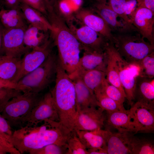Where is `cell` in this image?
I'll use <instances>...</instances> for the list:
<instances>
[{"label": "cell", "mask_w": 154, "mask_h": 154, "mask_svg": "<svg viewBox=\"0 0 154 154\" xmlns=\"http://www.w3.org/2000/svg\"><path fill=\"white\" fill-rule=\"evenodd\" d=\"M138 132H149L154 130V107L137 102L129 110Z\"/></svg>", "instance_id": "9a60e30c"}, {"label": "cell", "mask_w": 154, "mask_h": 154, "mask_svg": "<svg viewBox=\"0 0 154 154\" xmlns=\"http://www.w3.org/2000/svg\"><path fill=\"white\" fill-rule=\"evenodd\" d=\"M69 28L80 43L81 49L104 52L108 41L99 33L83 25L79 28L72 24Z\"/></svg>", "instance_id": "7c38bea8"}, {"label": "cell", "mask_w": 154, "mask_h": 154, "mask_svg": "<svg viewBox=\"0 0 154 154\" xmlns=\"http://www.w3.org/2000/svg\"><path fill=\"white\" fill-rule=\"evenodd\" d=\"M154 14L148 9L137 7L131 22L142 37L153 45H154Z\"/></svg>", "instance_id": "2e32d148"}, {"label": "cell", "mask_w": 154, "mask_h": 154, "mask_svg": "<svg viewBox=\"0 0 154 154\" xmlns=\"http://www.w3.org/2000/svg\"><path fill=\"white\" fill-rule=\"evenodd\" d=\"M136 67L138 75L149 78H154V52L144 57Z\"/></svg>", "instance_id": "4dcf8cb0"}, {"label": "cell", "mask_w": 154, "mask_h": 154, "mask_svg": "<svg viewBox=\"0 0 154 154\" xmlns=\"http://www.w3.org/2000/svg\"><path fill=\"white\" fill-rule=\"evenodd\" d=\"M102 129L94 131L77 130L76 134L86 149L102 147L106 146Z\"/></svg>", "instance_id": "4316f807"}, {"label": "cell", "mask_w": 154, "mask_h": 154, "mask_svg": "<svg viewBox=\"0 0 154 154\" xmlns=\"http://www.w3.org/2000/svg\"><path fill=\"white\" fill-rule=\"evenodd\" d=\"M98 107L107 112L125 111L124 106L107 96L101 88L100 86L94 91Z\"/></svg>", "instance_id": "f546056e"}, {"label": "cell", "mask_w": 154, "mask_h": 154, "mask_svg": "<svg viewBox=\"0 0 154 154\" xmlns=\"http://www.w3.org/2000/svg\"><path fill=\"white\" fill-rule=\"evenodd\" d=\"M106 4L125 22L132 25L125 14L126 0H107Z\"/></svg>", "instance_id": "e575fe53"}, {"label": "cell", "mask_w": 154, "mask_h": 154, "mask_svg": "<svg viewBox=\"0 0 154 154\" xmlns=\"http://www.w3.org/2000/svg\"><path fill=\"white\" fill-rule=\"evenodd\" d=\"M22 93L23 92L18 90L0 88V113L2 112L5 106L10 100Z\"/></svg>", "instance_id": "d590c367"}, {"label": "cell", "mask_w": 154, "mask_h": 154, "mask_svg": "<svg viewBox=\"0 0 154 154\" xmlns=\"http://www.w3.org/2000/svg\"><path fill=\"white\" fill-rule=\"evenodd\" d=\"M137 7L147 8L154 13V0H136Z\"/></svg>", "instance_id": "b9f144b4"}, {"label": "cell", "mask_w": 154, "mask_h": 154, "mask_svg": "<svg viewBox=\"0 0 154 154\" xmlns=\"http://www.w3.org/2000/svg\"><path fill=\"white\" fill-rule=\"evenodd\" d=\"M3 27L0 23V56L5 54L3 43Z\"/></svg>", "instance_id": "c3c4849f"}, {"label": "cell", "mask_w": 154, "mask_h": 154, "mask_svg": "<svg viewBox=\"0 0 154 154\" xmlns=\"http://www.w3.org/2000/svg\"><path fill=\"white\" fill-rule=\"evenodd\" d=\"M0 9H1V8H0Z\"/></svg>", "instance_id": "816d5d0a"}, {"label": "cell", "mask_w": 154, "mask_h": 154, "mask_svg": "<svg viewBox=\"0 0 154 154\" xmlns=\"http://www.w3.org/2000/svg\"><path fill=\"white\" fill-rule=\"evenodd\" d=\"M74 17L78 21L101 34L112 43L113 35L111 29L102 18L95 14L92 9H80L74 13Z\"/></svg>", "instance_id": "5bb4252c"}, {"label": "cell", "mask_w": 154, "mask_h": 154, "mask_svg": "<svg viewBox=\"0 0 154 154\" xmlns=\"http://www.w3.org/2000/svg\"><path fill=\"white\" fill-rule=\"evenodd\" d=\"M105 121L119 132H138L137 127L132 117L129 110L125 111L107 112Z\"/></svg>", "instance_id": "ac0fdd59"}, {"label": "cell", "mask_w": 154, "mask_h": 154, "mask_svg": "<svg viewBox=\"0 0 154 154\" xmlns=\"http://www.w3.org/2000/svg\"><path fill=\"white\" fill-rule=\"evenodd\" d=\"M0 129L4 132L11 136L13 133L11 127L8 121L0 114Z\"/></svg>", "instance_id": "60d3db41"}, {"label": "cell", "mask_w": 154, "mask_h": 154, "mask_svg": "<svg viewBox=\"0 0 154 154\" xmlns=\"http://www.w3.org/2000/svg\"><path fill=\"white\" fill-rule=\"evenodd\" d=\"M26 29L3 28V43L5 54L21 58L23 55L30 50L24 43V35Z\"/></svg>", "instance_id": "8fae6325"}, {"label": "cell", "mask_w": 154, "mask_h": 154, "mask_svg": "<svg viewBox=\"0 0 154 154\" xmlns=\"http://www.w3.org/2000/svg\"><path fill=\"white\" fill-rule=\"evenodd\" d=\"M21 58L4 54L0 56V78L13 82L20 70Z\"/></svg>", "instance_id": "484cf974"}, {"label": "cell", "mask_w": 154, "mask_h": 154, "mask_svg": "<svg viewBox=\"0 0 154 154\" xmlns=\"http://www.w3.org/2000/svg\"><path fill=\"white\" fill-rule=\"evenodd\" d=\"M47 32L29 25L24 35V41L25 46L30 50L42 46L49 40Z\"/></svg>", "instance_id": "d4e9b609"}, {"label": "cell", "mask_w": 154, "mask_h": 154, "mask_svg": "<svg viewBox=\"0 0 154 154\" xmlns=\"http://www.w3.org/2000/svg\"><path fill=\"white\" fill-rule=\"evenodd\" d=\"M4 5L6 9H17L20 7L21 0H3Z\"/></svg>", "instance_id": "7bdbcfd3"}, {"label": "cell", "mask_w": 154, "mask_h": 154, "mask_svg": "<svg viewBox=\"0 0 154 154\" xmlns=\"http://www.w3.org/2000/svg\"><path fill=\"white\" fill-rule=\"evenodd\" d=\"M57 57L52 52L36 69L22 78L18 83L30 88L33 92L40 93L55 79Z\"/></svg>", "instance_id": "5b68a950"}, {"label": "cell", "mask_w": 154, "mask_h": 154, "mask_svg": "<svg viewBox=\"0 0 154 154\" xmlns=\"http://www.w3.org/2000/svg\"><path fill=\"white\" fill-rule=\"evenodd\" d=\"M0 154H2V153L0 152Z\"/></svg>", "instance_id": "f907efd6"}, {"label": "cell", "mask_w": 154, "mask_h": 154, "mask_svg": "<svg viewBox=\"0 0 154 154\" xmlns=\"http://www.w3.org/2000/svg\"><path fill=\"white\" fill-rule=\"evenodd\" d=\"M21 9L27 23L46 32L51 31L52 26L46 17L38 11L21 3Z\"/></svg>", "instance_id": "603a6c76"}, {"label": "cell", "mask_w": 154, "mask_h": 154, "mask_svg": "<svg viewBox=\"0 0 154 154\" xmlns=\"http://www.w3.org/2000/svg\"><path fill=\"white\" fill-rule=\"evenodd\" d=\"M130 33L113 34L111 44L127 62L136 67L144 57L154 52V45L146 41L139 33Z\"/></svg>", "instance_id": "277c9868"}, {"label": "cell", "mask_w": 154, "mask_h": 154, "mask_svg": "<svg viewBox=\"0 0 154 154\" xmlns=\"http://www.w3.org/2000/svg\"><path fill=\"white\" fill-rule=\"evenodd\" d=\"M100 87L107 96L123 106V103L126 98L117 87L108 83L106 79Z\"/></svg>", "instance_id": "d6a6232c"}, {"label": "cell", "mask_w": 154, "mask_h": 154, "mask_svg": "<svg viewBox=\"0 0 154 154\" xmlns=\"http://www.w3.org/2000/svg\"><path fill=\"white\" fill-rule=\"evenodd\" d=\"M154 107V78L137 75L134 92V101Z\"/></svg>", "instance_id": "44dd1931"}, {"label": "cell", "mask_w": 154, "mask_h": 154, "mask_svg": "<svg viewBox=\"0 0 154 154\" xmlns=\"http://www.w3.org/2000/svg\"><path fill=\"white\" fill-rule=\"evenodd\" d=\"M11 136L0 129V145L7 149L15 148L11 141Z\"/></svg>", "instance_id": "ab89813d"}, {"label": "cell", "mask_w": 154, "mask_h": 154, "mask_svg": "<svg viewBox=\"0 0 154 154\" xmlns=\"http://www.w3.org/2000/svg\"><path fill=\"white\" fill-rule=\"evenodd\" d=\"M66 154H88L87 149L73 132L68 139L67 143Z\"/></svg>", "instance_id": "1f68e13d"}, {"label": "cell", "mask_w": 154, "mask_h": 154, "mask_svg": "<svg viewBox=\"0 0 154 154\" xmlns=\"http://www.w3.org/2000/svg\"><path fill=\"white\" fill-rule=\"evenodd\" d=\"M43 95L30 91L10 100L5 106L2 115L11 126L20 125L21 120L37 105Z\"/></svg>", "instance_id": "8992f818"}, {"label": "cell", "mask_w": 154, "mask_h": 154, "mask_svg": "<svg viewBox=\"0 0 154 154\" xmlns=\"http://www.w3.org/2000/svg\"><path fill=\"white\" fill-rule=\"evenodd\" d=\"M113 48V45L108 42L104 49V52L107 58L106 79L108 83L117 87L126 98L124 90L120 80L114 53Z\"/></svg>", "instance_id": "7402d4cb"}, {"label": "cell", "mask_w": 154, "mask_h": 154, "mask_svg": "<svg viewBox=\"0 0 154 154\" xmlns=\"http://www.w3.org/2000/svg\"><path fill=\"white\" fill-rule=\"evenodd\" d=\"M67 151V145L60 146L51 144L41 148L32 149L28 153L30 154H66Z\"/></svg>", "instance_id": "836d02e7"}, {"label": "cell", "mask_w": 154, "mask_h": 154, "mask_svg": "<svg viewBox=\"0 0 154 154\" xmlns=\"http://www.w3.org/2000/svg\"><path fill=\"white\" fill-rule=\"evenodd\" d=\"M0 23L3 28H26L27 23L20 7L8 9L3 8L0 10Z\"/></svg>", "instance_id": "cb8c5ba5"}, {"label": "cell", "mask_w": 154, "mask_h": 154, "mask_svg": "<svg viewBox=\"0 0 154 154\" xmlns=\"http://www.w3.org/2000/svg\"><path fill=\"white\" fill-rule=\"evenodd\" d=\"M48 19L52 27L50 32L54 43L58 49V61L72 78L76 76L78 69L81 50L80 44L58 13L51 12Z\"/></svg>", "instance_id": "7a4b0ae2"}, {"label": "cell", "mask_w": 154, "mask_h": 154, "mask_svg": "<svg viewBox=\"0 0 154 154\" xmlns=\"http://www.w3.org/2000/svg\"><path fill=\"white\" fill-rule=\"evenodd\" d=\"M52 45L49 40L42 46L25 54L21 58L20 70L13 82L17 83L23 76L40 66L52 52Z\"/></svg>", "instance_id": "9c48e42d"}, {"label": "cell", "mask_w": 154, "mask_h": 154, "mask_svg": "<svg viewBox=\"0 0 154 154\" xmlns=\"http://www.w3.org/2000/svg\"><path fill=\"white\" fill-rule=\"evenodd\" d=\"M0 88H10L18 90L25 92L31 91L27 87L0 78Z\"/></svg>", "instance_id": "74e56055"}, {"label": "cell", "mask_w": 154, "mask_h": 154, "mask_svg": "<svg viewBox=\"0 0 154 154\" xmlns=\"http://www.w3.org/2000/svg\"><path fill=\"white\" fill-rule=\"evenodd\" d=\"M43 121L41 125H25L13 132L11 141L20 154L51 144L66 145L72 132L59 121L48 119Z\"/></svg>", "instance_id": "6da1fadb"}, {"label": "cell", "mask_w": 154, "mask_h": 154, "mask_svg": "<svg viewBox=\"0 0 154 154\" xmlns=\"http://www.w3.org/2000/svg\"><path fill=\"white\" fill-rule=\"evenodd\" d=\"M130 132L112 133L107 129L103 130L108 154H131L129 142Z\"/></svg>", "instance_id": "e0dca14e"}, {"label": "cell", "mask_w": 154, "mask_h": 154, "mask_svg": "<svg viewBox=\"0 0 154 154\" xmlns=\"http://www.w3.org/2000/svg\"><path fill=\"white\" fill-rule=\"evenodd\" d=\"M99 3H106L107 0H93Z\"/></svg>", "instance_id": "681fc988"}, {"label": "cell", "mask_w": 154, "mask_h": 154, "mask_svg": "<svg viewBox=\"0 0 154 154\" xmlns=\"http://www.w3.org/2000/svg\"><path fill=\"white\" fill-rule=\"evenodd\" d=\"M98 107H91L77 111L75 125L77 130L94 131L102 129L104 125L106 114Z\"/></svg>", "instance_id": "30bf717a"}, {"label": "cell", "mask_w": 154, "mask_h": 154, "mask_svg": "<svg viewBox=\"0 0 154 154\" xmlns=\"http://www.w3.org/2000/svg\"><path fill=\"white\" fill-rule=\"evenodd\" d=\"M0 152L2 154L9 153L11 154H21L15 148L7 149L0 145Z\"/></svg>", "instance_id": "bcb514c9"}, {"label": "cell", "mask_w": 154, "mask_h": 154, "mask_svg": "<svg viewBox=\"0 0 154 154\" xmlns=\"http://www.w3.org/2000/svg\"><path fill=\"white\" fill-rule=\"evenodd\" d=\"M76 76L80 78L84 84L94 92L106 79V72L100 70H92L80 72Z\"/></svg>", "instance_id": "83f0119b"}, {"label": "cell", "mask_w": 154, "mask_h": 154, "mask_svg": "<svg viewBox=\"0 0 154 154\" xmlns=\"http://www.w3.org/2000/svg\"><path fill=\"white\" fill-rule=\"evenodd\" d=\"M113 52L120 80L124 90L126 98L131 106L134 101L136 79L138 75L137 68L127 62L114 46Z\"/></svg>", "instance_id": "ba28073f"}, {"label": "cell", "mask_w": 154, "mask_h": 154, "mask_svg": "<svg viewBox=\"0 0 154 154\" xmlns=\"http://www.w3.org/2000/svg\"><path fill=\"white\" fill-rule=\"evenodd\" d=\"M75 86L77 110L91 107H98L95 95L78 77L72 79Z\"/></svg>", "instance_id": "ffe728a7"}, {"label": "cell", "mask_w": 154, "mask_h": 154, "mask_svg": "<svg viewBox=\"0 0 154 154\" xmlns=\"http://www.w3.org/2000/svg\"><path fill=\"white\" fill-rule=\"evenodd\" d=\"M46 119L59 121L58 115L50 91L43 95L37 105L21 120L20 125L22 127L24 124L37 125Z\"/></svg>", "instance_id": "52a82bcc"}, {"label": "cell", "mask_w": 154, "mask_h": 154, "mask_svg": "<svg viewBox=\"0 0 154 154\" xmlns=\"http://www.w3.org/2000/svg\"><path fill=\"white\" fill-rule=\"evenodd\" d=\"M47 8L48 11L50 10L55 9L57 4V0H44Z\"/></svg>", "instance_id": "7dc6e473"}, {"label": "cell", "mask_w": 154, "mask_h": 154, "mask_svg": "<svg viewBox=\"0 0 154 154\" xmlns=\"http://www.w3.org/2000/svg\"><path fill=\"white\" fill-rule=\"evenodd\" d=\"M55 82L50 91L59 122L70 131H75L77 110L74 84L58 60Z\"/></svg>", "instance_id": "3957f363"}, {"label": "cell", "mask_w": 154, "mask_h": 154, "mask_svg": "<svg viewBox=\"0 0 154 154\" xmlns=\"http://www.w3.org/2000/svg\"><path fill=\"white\" fill-rule=\"evenodd\" d=\"M80 57L78 69L76 76L79 72L88 70H99L106 72L107 58L104 52L84 50Z\"/></svg>", "instance_id": "d6986e66"}, {"label": "cell", "mask_w": 154, "mask_h": 154, "mask_svg": "<svg viewBox=\"0 0 154 154\" xmlns=\"http://www.w3.org/2000/svg\"><path fill=\"white\" fill-rule=\"evenodd\" d=\"M88 154H108L105 146L102 147L87 149Z\"/></svg>", "instance_id": "f6af8a7d"}, {"label": "cell", "mask_w": 154, "mask_h": 154, "mask_svg": "<svg viewBox=\"0 0 154 154\" xmlns=\"http://www.w3.org/2000/svg\"><path fill=\"white\" fill-rule=\"evenodd\" d=\"M136 0H126L125 14L130 23L132 21L137 8Z\"/></svg>", "instance_id": "f35d334b"}, {"label": "cell", "mask_w": 154, "mask_h": 154, "mask_svg": "<svg viewBox=\"0 0 154 154\" xmlns=\"http://www.w3.org/2000/svg\"><path fill=\"white\" fill-rule=\"evenodd\" d=\"M67 0L70 5L74 13L80 9L82 3V0Z\"/></svg>", "instance_id": "ee69618b"}, {"label": "cell", "mask_w": 154, "mask_h": 154, "mask_svg": "<svg viewBox=\"0 0 154 154\" xmlns=\"http://www.w3.org/2000/svg\"><path fill=\"white\" fill-rule=\"evenodd\" d=\"M129 142L131 154H153L154 146L153 142L144 138H139L130 132Z\"/></svg>", "instance_id": "f1b7e54d"}, {"label": "cell", "mask_w": 154, "mask_h": 154, "mask_svg": "<svg viewBox=\"0 0 154 154\" xmlns=\"http://www.w3.org/2000/svg\"><path fill=\"white\" fill-rule=\"evenodd\" d=\"M21 3L38 11L47 17L48 12L44 0H21Z\"/></svg>", "instance_id": "8d00e7d4"}, {"label": "cell", "mask_w": 154, "mask_h": 154, "mask_svg": "<svg viewBox=\"0 0 154 154\" xmlns=\"http://www.w3.org/2000/svg\"><path fill=\"white\" fill-rule=\"evenodd\" d=\"M92 9L103 19L112 32L123 33L137 31L139 33L133 25L125 22L109 7L106 2H97Z\"/></svg>", "instance_id": "4fadbf2b"}]
</instances>
